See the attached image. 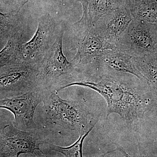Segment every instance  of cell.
I'll return each mask as SVG.
<instances>
[{
    "instance_id": "cell-6",
    "label": "cell",
    "mask_w": 157,
    "mask_h": 157,
    "mask_svg": "<svg viewBox=\"0 0 157 157\" xmlns=\"http://www.w3.org/2000/svg\"><path fill=\"white\" fill-rule=\"evenodd\" d=\"M115 47L132 56L157 55V24L133 19Z\"/></svg>"
},
{
    "instance_id": "cell-17",
    "label": "cell",
    "mask_w": 157,
    "mask_h": 157,
    "mask_svg": "<svg viewBox=\"0 0 157 157\" xmlns=\"http://www.w3.org/2000/svg\"><path fill=\"white\" fill-rule=\"evenodd\" d=\"M19 25L18 11H12L6 14L0 11V36L9 39L12 34L21 30Z\"/></svg>"
},
{
    "instance_id": "cell-14",
    "label": "cell",
    "mask_w": 157,
    "mask_h": 157,
    "mask_svg": "<svg viewBox=\"0 0 157 157\" xmlns=\"http://www.w3.org/2000/svg\"><path fill=\"white\" fill-rule=\"evenodd\" d=\"M132 59L135 67L146 79L150 86L157 90V55L132 56Z\"/></svg>"
},
{
    "instance_id": "cell-11",
    "label": "cell",
    "mask_w": 157,
    "mask_h": 157,
    "mask_svg": "<svg viewBox=\"0 0 157 157\" xmlns=\"http://www.w3.org/2000/svg\"><path fill=\"white\" fill-rule=\"evenodd\" d=\"M132 57V56L128 54L115 48L104 51L96 58L110 70L132 74L141 81L148 83L146 79L135 67Z\"/></svg>"
},
{
    "instance_id": "cell-5",
    "label": "cell",
    "mask_w": 157,
    "mask_h": 157,
    "mask_svg": "<svg viewBox=\"0 0 157 157\" xmlns=\"http://www.w3.org/2000/svg\"><path fill=\"white\" fill-rule=\"evenodd\" d=\"M71 29L76 50L72 61L75 65L90 61L104 51L116 48L95 33L87 13H82L80 19L73 24Z\"/></svg>"
},
{
    "instance_id": "cell-1",
    "label": "cell",
    "mask_w": 157,
    "mask_h": 157,
    "mask_svg": "<svg viewBox=\"0 0 157 157\" xmlns=\"http://www.w3.org/2000/svg\"><path fill=\"white\" fill-rule=\"evenodd\" d=\"M75 86L99 93L107 103V118L116 113L128 128L135 130L156 104L157 90L148 83L132 74L110 70L96 57L75 66L66 88Z\"/></svg>"
},
{
    "instance_id": "cell-10",
    "label": "cell",
    "mask_w": 157,
    "mask_h": 157,
    "mask_svg": "<svg viewBox=\"0 0 157 157\" xmlns=\"http://www.w3.org/2000/svg\"><path fill=\"white\" fill-rule=\"evenodd\" d=\"M133 19L125 5L100 17L93 25L94 30L99 36L115 47Z\"/></svg>"
},
{
    "instance_id": "cell-8",
    "label": "cell",
    "mask_w": 157,
    "mask_h": 157,
    "mask_svg": "<svg viewBox=\"0 0 157 157\" xmlns=\"http://www.w3.org/2000/svg\"><path fill=\"white\" fill-rule=\"evenodd\" d=\"M45 92L37 88L19 96L0 99V108L12 113L14 127L24 131H36L39 128L34 121L35 112L42 103Z\"/></svg>"
},
{
    "instance_id": "cell-18",
    "label": "cell",
    "mask_w": 157,
    "mask_h": 157,
    "mask_svg": "<svg viewBox=\"0 0 157 157\" xmlns=\"http://www.w3.org/2000/svg\"><path fill=\"white\" fill-rule=\"evenodd\" d=\"M81 3L82 8V13H88L87 9L89 0H76Z\"/></svg>"
},
{
    "instance_id": "cell-9",
    "label": "cell",
    "mask_w": 157,
    "mask_h": 157,
    "mask_svg": "<svg viewBox=\"0 0 157 157\" xmlns=\"http://www.w3.org/2000/svg\"><path fill=\"white\" fill-rule=\"evenodd\" d=\"M58 31L53 17L51 14L42 15L38 20V27L32 39L22 42L21 50L24 61L36 68L51 47Z\"/></svg>"
},
{
    "instance_id": "cell-4",
    "label": "cell",
    "mask_w": 157,
    "mask_h": 157,
    "mask_svg": "<svg viewBox=\"0 0 157 157\" xmlns=\"http://www.w3.org/2000/svg\"><path fill=\"white\" fill-rule=\"evenodd\" d=\"M46 130L26 131L14 126L12 122L0 124V157H18L25 154L45 156L41 150L42 144L50 142Z\"/></svg>"
},
{
    "instance_id": "cell-13",
    "label": "cell",
    "mask_w": 157,
    "mask_h": 157,
    "mask_svg": "<svg viewBox=\"0 0 157 157\" xmlns=\"http://www.w3.org/2000/svg\"><path fill=\"white\" fill-rule=\"evenodd\" d=\"M22 39L21 30L9 37L6 46L0 51V67L25 62L21 50Z\"/></svg>"
},
{
    "instance_id": "cell-2",
    "label": "cell",
    "mask_w": 157,
    "mask_h": 157,
    "mask_svg": "<svg viewBox=\"0 0 157 157\" xmlns=\"http://www.w3.org/2000/svg\"><path fill=\"white\" fill-rule=\"evenodd\" d=\"M56 91H45L44 106L45 129L77 131L84 135L94 127V118L83 101L63 99Z\"/></svg>"
},
{
    "instance_id": "cell-12",
    "label": "cell",
    "mask_w": 157,
    "mask_h": 157,
    "mask_svg": "<svg viewBox=\"0 0 157 157\" xmlns=\"http://www.w3.org/2000/svg\"><path fill=\"white\" fill-rule=\"evenodd\" d=\"M133 19L157 24V0H126Z\"/></svg>"
},
{
    "instance_id": "cell-3",
    "label": "cell",
    "mask_w": 157,
    "mask_h": 157,
    "mask_svg": "<svg viewBox=\"0 0 157 157\" xmlns=\"http://www.w3.org/2000/svg\"><path fill=\"white\" fill-rule=\"evenodd\" d=\"M64 27L62 24L56 38L42 60L37 65L38 87L45 91L59 92L69 81L75 68L63 52V44Z\"/></svg>"
},
{
    "instance_id": "cell-16",
    "label": "cell",
    "mask_w": 157,
    "mask_h": 157,
    "mask_svg": "<svg viewBox=\"0 0 157 157\" xmlns=\"http://www.w3.org/2000/svg\"><path fill=\"white\" fill-rule=\"evenodd\" d=\"M91 128L84 135H80L79 138L72 145L68 147H62L56 145L50 142H46L42 144L52 151L56 152L67 157H83L82 146L85 139L94 128Z\"/></svg>"
},
{
    "instance_id": "cell-7",
    "label": "cell",
    "mask_w": 157,
    "mask_h": 157,
    "mask_svg": "<svg viewBox=\"0 0 157 157\" xmlns=\"http://www.w3.org/2000/svg\"><path fill=\"white\" fill-rule=\"evenodd\" d=\"M37 70L25 62L0 67V99L16 97L37 88Z\"/></svg>"
},
{
    "instance_id": "cell-19",
    "label": "cell",
    "mask_w": 157,
    "mask_h": 157,
    "mask_svg": "<svg viewBox=\"0 0 157 157\" xmlns=\"http://www.w3.org/2000/svg\"><path fill=\"white\" fill-rule=\"evenodd\" d=\"M30 0H26L25 2L23 3V4L22 6H24V5H25V4H26Z\"/></svg>"
},
{
    "instance_id": "cell-15",
    "label": "cell",
    "mask_w": 157,
    "mask_h": 157,
    "mask_svg": "<svg viewBox=\"0 0 157 157\" xmlns=\"http://www.w3.org/2000/svg\"><path fill=\"white\" fill-rule=\"evenodd\" d=\"M126 0H89L87 13L94 25L100 17L125 5Z\"/></svg>"
}]
</instances>
